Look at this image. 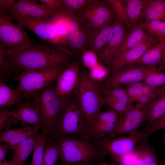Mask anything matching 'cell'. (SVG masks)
<instances>
[{
  "instance_id": "7bdbcfd3",
  "label": "cell",
  "mask_w": 165,
  "mask_h": 165,
  "mask_svg": "<svg viewBox=\"0 0 165 165\" xmlns=\"http://www.w3.org/2000/svg\"><path fill=\"white\" fill-rule=\"evenodd\" d=\"M147 128L148 130L147 132L148 137L155 131L165 128V113L160 118L147 127Z\"/></svg>"
},
{
  "instance_id": "8fae6325",
  "label": "cell",
  "mask_w": 165,
  "mask_h": 165,
  "mask_svg": "<svg viewBox=\"0 0 165 165\" xmlns=\"http://www.w3.org/2000/svg\"><path fill=\"white\" fill-rule=\"evenodd\" d=\"M0 13H10L41 19L55 16L43 4L29 0H0Z\"/></svg>"
},
{
  "instance_id": "cb8c5ba5",
  "label": "cell",
  "mask_w": 165,
  "mask_h": 165,
  "mask_svg": "<svg viewBox=\"0 0 165 165\" xmlns=\"http://www.w3.org/2000/svg\"><path fill=\"white\" fill-rule=\"evenodd\" d=\"M165 113V89L145 108L144 120L148 122V127Z\"/></svg>"
},
{
  "instance_id": "f5cc1de1",
  "label": "cell",
  "mask_w": 165,
  "mask_h": 165,
  "mask_svg": "<svg viewBox=\"0 0 165 165\" xmlns=\"http://www.w3.org/2000/svg\"><path fill=\"white\" fill-rule=\"evenodd\" d=\"M29 165H31V163Z\"/></svg>"
},
{
  "instance_id": "4dcf8cb0",
  "label": "cell",
  "mask_w": 165,
  "mask_h": 165,
  "mask_svg": "<svg viewBox=\"0 0 165 165\" xmlns=\"http://www.w3.org/2000/svg\"><path fill=\"white\" fill-rule=\"evenodd\" d=\"M94 0H63L61 2V12L69 15H74L75 12H79L88 6Z\"/></svg>"
},
{
  "instance_id": "30bf717a",
  "label": "cell",
  "mask_w": 165,
  "mask_h": 165,
  "mask_svg": "<svg viewBox=\"0 0 165 165\" xmlns=\"http://www.w3.org/2000/svg\"><path fill=\"white\" fill-rule=\"evenodd\" d=\"M3 13L15 20L20 26L26 28L34 32L47 43L60 46V41L53 24V17L41 19L10 13Z\"/></svg>"
},
{
  "instance_id": "5b68a950",
  "label": "cell",
  "mask_w": 165,
  "mask_h": 165,
  "mask_svg": "<svg viewBox=\"0 0 165 165\" xmlns=\"http://www.w3.org/2000/svg\"><path fill=\"white\" fill-rule=\"evenodd\" d=\"M13 20L0 13V50L6 56L19 53L36 43L28 36L23 27Z\"/></svg>"
},
{
  "instance_id": "f35d334b",
  "label": "cell",
  "mask_w": 165,
  "mask_h": 165,
  "mask_svg": "<svg viewBox=\"0 0 165 165\" xmlns=\"http://www.w3.org/2000/svg\"><path fill=\"white\" fill-rule=\"evenodd\" d=\"M81 58L84 65L89 70L99 63L95 52L92 50H84Z\"/></svg>"
},
{
  "instance_id": "74e56055",
  "label": "cell",
  "mask_w": 165,
  "mask_h": 165,
  "mask_svg": "<svg viewBox=\"0 0 165 165\" xmlns=\"http://www.w3.org/2000/svg\"><path fill=\"white\" fill-rule=\"evenodd\" d=\"M108 72L103 65L98 63L90 70L89 76L92 80L97 82L101 81L106 77Z\"/></svg>"
},
{
  "instance_id": "681fc988",
  "label": "cell",
  "mask_w": 165,
  "mask_h": 165,
  "mask_svg": "<svg viewBox=\"0 0 165 165\" xmlns=\"http://www.w3.org/2000/svg\"><path fill=\"white\" fill-rule=\"evenodd\" d=\"M95 165H116L115 164L112 163L111 164H108L106 163L102 162V163H97Z\"/></svg>"
},
{
  "instance_id": "277c9868",
  "label": "cell",
  "mask_w": 165,
  "mask_h": 165,
  "mask_svg": "<svg viewBox=\"0 0 165 165\" xmlns=\"http://www.w3.org/2000/svg\"><path fill=\"white\" fill-rule=\"evenodd\" d=\"M97 82L86 74H82L78 85L73 92L89 128L105 105Z\"/></svg>"
},
{
  "instance_id": "2e32d148",
  "label": "cell",
  "mask_w": 165,
  "mask_h": 165,
  "mask_svg": "<svg viewBox=\"0 0 165 165\" xmlns=\"http://www.w3.org/2000/svg\"><path fill=\"white\" fill-rule=\"evenodd\" d=\"M113 33L108 44L100 54V60L104 64L111 65L116 53L123 43L126 35L125 27L116 18L113 22Z\"/></svg>"
},
{
  "instance_id": "b9f144b4",
  "label": "cell",
  "mask_w": 165,
  "mask_h": 165,
  "mask_svg": "<svg viewBox=\"0 0 165 165\" xmlns=\"http://www.w3.org/2000/svg\"><path fill=\"white\" fill-rule=\"evenodd\" d=\"M43 4L48 10L54 15L61 12V2L60 0H38Z\"/></svg>"
},
{
  "instance_id": "d6986e66",
  "label": "cell",
  "mask_w": 165,
  "mask_h": 165,
  "mask_svg": "<svg viewBox=\"0 0 165 165\" xmlns=\"http://www.w3.org/2000/svg\"><path fill=\"white\" fill-rule=\"evenodd\" d=\"M113 22L102 27L94 33L88 35V46L92 51L100 54L106 47L113 33Z\"/></svg>"
},
{
  "instance_id": "484cf974",
  "label": "cell",
  "mask_w": 165,
  "mask_h": 165,
  "mask_svg": "<svg viewBox=\"0 0 165 165\" xmlns=\"http://www.w3.org/2000/svg\"><path fill=\"white\" fill-rule=\"evenodd\" d=\"M141 20H160L165 21V0H147Z\"/></svg>"
},
{
  "instance_id": "1f68e13d",
  "label": "cell",
  "mask_w": 165,
  "mask_h": 165,
  "mask_svg": "<svg viewBox=\"0 0 165 165\" xmlns=\"http://www.w3.org/2000/svg\"><path fill=\"white\" fill-rule=\"evenodd\" d=\"M115 13L116 18L126 28H130L126 15L124 0H109L106 1Z\"/></svg>"
},
{
  "instance_id": "8992f818",
  "label": "cell",
  "mask_w": 165,
  "mask_h": 165,
  "mask_svg": "<svg viewBox=\"0 0 165 165\" xmlns=\"http://www.w3.org/2000/svg\"><path fill=\"white\" fill-rule=\"evenodd\" d=\"M68 65L25 72L19 77L16 89L24 94L25 98L35 97L41 90L57 80Z\"/></svg>"
},
{
  "instance_id": "ab89813d",
  "label": "cell",
  "mask_w": 165,
  "mask_h": 165,
  "mask_svg": "<svg viewBox=\"0 0 165 165\" xmlns=\"http://www.w3.org/2000/svg\"><path fill=\"white\" fill-rule=\"evenodd\" d=\"M103 97L105 105L116 111L119 115L123 114L126 110L127 105H123L114 98L105 94Z\"/></svg>"
},
{
  "instance_id": "5bb4252c",
  "label": "cell",
  "mask_w": 165,
  "mask_h": 165,
  "mask_svg": "<svg viewBox=\"0 0 165 165\" xmlns=\"http://www.w3.org/2000/svg\"><path fill=\"white\" fill-rule=\"evenodd\" d=\"M153 69L143 66L131 65L121 70L112 72L108 80L105 88L144 80L148 73Z\"/></svg>"
},
{
  "instance_id": "603a6c76",
  "label": "cell",
  "mask_w": 165,
  "mask_h": 165,
  "mask_svg": "<svg viewBox=\"0 0 165 165\" xmlns=\"http://www.w3.org/2000/svg\"><path fill=\"white\" fill-rule=\"evenodd\" d=\"M38 134L21 142L12 149L13 158L11 160L16 165H24L27 159L37 142Z\"/></svg>"
},
{
  "instance_id": "ffe728a7",
  "label": "cell",
  "mask_w": 165,
  "mask_h": 165,
  "mask_svg": "<svg viewBox=\"0 0 165 165\" xmlns=\"http://www.w3.org/2000/svg\"><path fill=\"white\" fill-rule=\"evenodd\" d=\"M165 46V40L156 43L147 50L132 65H138L158 70L156 67L162 60Z\"/></svg>"
},
{
  "instance_id": "6da1fadb",
  "label": "cell",
  "mask_w": 165,
  "mask_h": 165,
  "mask_svg": "<svg viewBox=\"0 0 165 165\" xmlns=\"http://www.w3.org/2000/svg\"><path fill=\"white\" fill-rule=\"evenodd\" d=\"M72 54L65 47L36 42L19 53L5 56L6 73L9 79L18 80L25 72L68 65Z\"/></svg>"
},
{
  "instance_id": "e0dca14e",
  "label": "cell",
  "mask_w": 165,
  "mask_h": 165,
  "mask_svg": "<svg viewBox=\"0 0 165 165\" xmlns=\"http://www.w3.org/2000/svg\"><path fill=\"white\" fill-rule=\"evenodd\" d=\"M17 106L14 110L10 111L4 109L5 111L11 117L20 120L23 123L32 125L38 131L39 129L43 128L42 117L37 108L21 104Z\"/></svg>"
},
{
  "instance_id": "d590c367",
  "label": "cell",
  "mask_w": 165,
  "mask_h": 165,
  "mask_svg": "<svg viewBox=\"0 0 165 165\" xmlns=\"http://www.w3.org/2000/svg\"><path fill=\"white\" fill-rule=\"evenodd\" d=\"M119 119V113L115 110L111 108L102 113H100L95 121L90 127L106 123H116Z\"/></svg>"
},
{
  "instance_id": "bcb514c9",
  "label": "cell",
  "mask_w": 165,
  "mask_h": 165,
  "mask_svg": "<svg viewBox=\"0 0 165 165\" xmlns=\"http://www.w3.org/2000/svg\"><path fill=\"white\" fill-rule=\"evenodd\" d=\"M157 69L160 71L165 70V46L164 48L162 60L158 65Z\"/></svg>"
},
{
  "instance_id": "f6af8a7d",
  "label": "cell",
  "mask_w": 165,
  "mask_h": 165,
  "mask_svg": "<svg viewBox=\"0 0 165 165\" xmlns=\"http://www.w3.org/2000/svg\"><path fill=\"white\" fill-rule=\"evenodd\" d=\"M12 148L9 144L5 143L0 145V162L5 160L6 152Z\"/></svg>"
},
{
  "instance_id": "4fadbf2b",
  "label": "cell",
  "mask_w": 165,
  "mask_h": 165,
  "mask_svg": "<svg viewBox=\"0 0 165 165\" xmlns=\"http://www.w3.org/2000/svg\"><path fill=\"white\" fill-rule=\"evenodd\" d=\"M79 62L68 64L56 80V92L63 102L72 94L79 83L80 76Z\"/></svg>"
},
{
  "instance_id": "52a82bcc",
  "label": "cell",
  "mask_w": 165,
  "mask_h": 165,
  "mask_svg": "<svg viewBox=\"0 0 165 165\" xmlns=\"http://www.w3.org/2000/svg\"><path fill=\"white\" fill-rule=\"evenodd\" d=\"M53 82L35 96V106L39 110L43 123V132L46 139L53 136L54 126L60 112L63 101L57 94Z\"/></svg>"
},
{
  "instance_id": "9a60e30c",
  "label": "cell",
  "mask_w": 165,
  "mask_h": 165,
  "mask_svg": "<svg viewBox=\"0 0 165 165\" xmlns=\"http://www.w3.org/2000/svg\"><path fill=\"white\" fill-rule=\"evenodd\" d=\"M159 42L156 39L151 37L137 46L115 57L113 59L110 65L112 72L119 71L125 67L132 65L147 50Z\"/></svg>"
},
{
  "instance_id": "f546056e",
  "label": "cell",
  "mask_w": 165,
  "mask_h": 165,
  "mask_svg": "<svg viewBox=\"0 0 165 165\" xmlns=\"http://www.w3.org/2000/svg\"><path fill=\"white\" fill-rule=\"evenodd\" d=\"M87 35L80 29L71 31L67 36L64 46H68L75 50L82 48L87 42Z\"/></svg>"
},
{
  "instance_id": "4316f807",
  "label": "cell",
  "mask_w": 165,
  "mask_h": 165,
  "mask_svg": "<svg viewBox=\"0 0 165 165\" xmlns=\"http://www.w3.org/2000/svg\"><path fill=\"white\" fill-rule=\"evenodd\" d=\"M139 24L149 36L159 41L165 40V21L141 20Z\"/></svg>"
},
{
  "instance_id": "e575fe53",
  "label": "cell",
  "mask_w": 165,
  "mask_h": 165,
  "mask_svg": "<svg viewBox=\"0 0 165 165\" xmlns=\"http://www.w3.org/2000/svg\"><path fill=\"white\" fill-rule=\"evenodd\" d=\"M46 137L44 133L42 134H38V141L33 150L31 165H43L44 148Z\"/></svg>"
},
{
  "instance_id": "44dd1931",
  "label": "cell",
  "mask_w": 165,
  "mask_h": 165,
  "mask_svg": "<svg viewBox=\"0 0 165 165\" xmlns=\"http://www.w3.org/2000/svg\"><path fill=\"white\" fill-rule=\"evenodd\" d=\"M152 37L148 35L139 23L126 35L124 41L116 53V57Z\"/></svg>"
},
{
  "instance_id": "f907efd6",
  "label": "cell",
  "mask_w": 165,
  "mask_h": 165,
  "mask_svg": "<svg viewBox=\"0 0 165 165\" xmlns=\"http://www.w3.org/2000/svg\"><path fill=\"white\" fill-rule=\"evenodd\" d=\"M157 161H154L148 165H157Z\"/></svg>"
},
{
  "instance_id": "db71d44e",
  "label": "cell",
  "mask_w": 165,
  "mask_h": 165,
  "mask_svg": "<svg viewBox=\"0 0 165 165\" xmlns=\"http://www.w3.org/2000/svg\"><path fill=\"white\" fill-rule=\"evenodd\" d=\"M164 86H165V85H164Z\"/></svg>"
},
{
  "instance_id": "7a4b0ae2",
  "label": "cell",
  "mask_w": 165,
  "mask_h": 165,
  "mask_svg": "<svg viewBox=\"0 0 165 165\" xmlns=\"http://www.w3.org/2000/svg\"><path fill=\"white\" fill-rule=\"evenodd\" d=\"M72 94L63 103L55 123L53 136L73 135L91 141L90 129L84 115Z\"/></svg>"
},
{
  "instance_id": "816d5d0a",
  "label": "cell",
  "mask_w": 165,
  "mask_h": 165,
  "mask_svg": "<svg viewBox=\"0 0 165 165\" xmlns=\"http://www.w3.org/2000/svg\"><path fill=\"white\" fill-rule=\"evenodd\" d=\"M162 165H165V157H164L163 161L162 163Z\"/></svg>"
},
{
  "instance_id": "7dc6e473",
  "label": "cell",
  "mask_w": 165,
  "mask_h": 165,
  "mask_svg": "<svg viewBox=\"0 0 165 165\" xmlns=\"http://www.w3.org/2000/svg\"><path fill=\"white\" fill-rule=\"evenodd\" d=\"M95 163L94 162L91 161H86L77 163L71 165H93ZM56 165H64L61 163H58Z\"/></svg>"
},
{
  "instance_id": "d6a6232c",
  "label": "cell",
  "mask_w": 165,
  "mask_h": 165,
  "mask_svg": "<svg viewBox=\"0 0 165 165\" xmlns=\"http://www.w3.org/2000/svg\"><path fill=\"white\" fill-rule=\"evenodd\" d=\"M105 94L116 99L120 103L127 106L131 105L128 97L122 85L105 88Z\"/></svg>"
},
{
  "instance_id": "ba28073f",
  "label": "cell",
  "mask_w": 165,
  "mask_h": 165,
  "mask_svg": "<svg viewBox=\"0 0 165 165\" xmlns=\"http://www.w3.org/2000/svg\"><path fill=\"white\" fill-rule=\"evenodd\" d=\"M146 137L147 133L138 130L128 136L112 138L106 137L93 143L103 157L108 156L116 165L123 156L134 151L137 144Z\"/></svg>"
},
{
  "instance_id": "8d00e7d4",
  "label": "cell",
  "mask_w": 165,
  "mask_h": 165,
  "mask_svg": "<svg viewBox=\"0 0 165 165\" xmlns=\"http://www.w3.org/2000/svg\"><path fill=\"white\" fill-rule=\"evenodd\" d=\"M143 81L125 84L123 87L130 100L131 104L137 102L139 96L143 94Z\"/></svg>"
},
{
  "instance_id": "7402d4cb",
  "label": "cell",
  "mask_w": 165,
  "mask_h": 165,
  "mask_svg": "<svg viewBox=\"0 0 165 165\" xmlns=\"http://www.w3.org/2000/svg\"><path fill=\"white\" fill-rule=\"evenodd\" d=\"M4 80L0 79V108H9L21 104V101L25 97L16 89H13L6 84Z\"/></svg>"
},
{
  "instance_id": "7c38bea8",
  "label": "cell",
  "mask_w": 165,
  "mask_h": 165,
  "mask_svg": "<svg viewBox=\"0 0 165 165\" xmlns=\"http://www.w3.org/2000/svg\"><path fill=\"white\" fill-rule=\"evenodd\" d=\"M145 108H142L131 105H127L125 112L119 115V120L114 129L107 137L112 138L124 134H130L138 131L145 121Z\"/></svg>"
},
{
  "instance_id": "9c48e42d",
  "label": "cell",
  "mask_w": 165,
  "mask_h": 165,
  "mask_svg": "<svg viewBox=\"0 0 165 165\" xmlns=\"http://www.w3.org/2000/svg\"><path fill=\"white\" fill-rule=\"evenodd\" d=\"M78 12V18L85 25L88 35L113 21L116 16L109 5L94 0Z\"/></svg>"
},
{
  "instance_id": "60d3db41",
  "label": "cell",
  "mask_w": 165,
  "mask_h": 165,
  "mask_svg": "<svg viewBox=\"0 0 165 165\" xmlns=\"http://www.w3.org/2000/svg\"><path fill=\"white\" fill-rule=\"evenodd\" d=\"M17 120L8 115L4 108L0 109V131H3L4 128L17 124Z\"/></svg>"
},
{
  "instance_id": "f1b7e54d",
  "label": "cell",
  "mask_w": 165,
  "mask_h": 165,
  "mask_svg": "<svg viewBox=\"0 0 165 165\" xmlns=\"http://www.w3.org/2000/svg\"><path fill=\"white\" fill-rule=\"evenodd\" d=\"M58 159L59 146L56 139L52 137L46 139L44 148L43 165H56Z\"/></svg>"
},
{
  "instance_id": "83f0119b",
  "label": "cell",
  "mask_w": 165,
  "mask_h": 165,
  "mask_svg": "<svg viewBox=\"0 0 165 165\" xmlns=\"http://www.w3.org/2000/svg\"><path fill=\"white\" fill-rule=\"evenodd\" d=\"M148 138H144L139 141L137 146L136 152L138 158L135 165H148L157 160L156 156L153 150L148 143Z\"/></svg>"
},
{
  "instance_id": "836d02e7",
  "label": "cell",
  "mask_w": 165,
  "mask_h": 165,
  "mask_svg": "<svg viewBox=\"0 0 165 165\" xmlns=\"http://www.w3.org/2000/svg\"><path fill=\"white\" fill-rule=\"evenodd\" d=\"M143 81L152 87L157 89L165 85V73L158 70L153 69L148 73Z\"/></svg>"
},
{
  "instance_id": "3957f363",
  "label": "cell",
  "mask_w": 165,
  "mask_h": 165,
  "mask_svg": "<svg viewBox=\"0 0 165 165\" xmlns=\"http://www.w3.org/2000/svg\"><path fill=\"white\" fill-rule=\"evenodd\" d=\"M55 138L59 146V159L64 165L86 161L95 163L104 157L92 141L73 135Z\"/></svg>"
},
{
  "instance_id": "ac0fdd59",
  "label": "cell",
  "mask_w": 165,
  "mask_h": 165,
  "mask_svg": "<svg viewBox=\"0 0 165 165\" xmlns=\"http://www.w3.org/2000/svg\"><path fill=\"white\" fill-rule=\"evenodd\" d=\"M5 129V131L0 132V142L9 144L12 148L21 142L38 134V131L34 127L27 125L17 129H13L10 127Z\"/></svg>"
},
{
  "instance_id": "d4e9b609",
  "label": "cell",
  "mask_w": 165,
  "mask_h": 165,
  "mask_svg": "<svg viewBox=\"0 0 165 165\" xmlns=\"http://www.w3.org/2000/svg\"><path fill=\"white\" fill-rule=\"evenodd\" d=\"M147 0H124V4L130 29L137 25L147 5Z\"/></svg>"
},
{
  "instance_id": "c3c4849f",
  "label": "cell",
  "mask_w": 165,
  "mask_h": 165,
  "mask_svg": "<svg viewBox=\"0 0 165 165\" xmlns=\"http://www.w3.org/2000/svg\"><path fill=\"white\" fill-rule=\"evenodd\" d=\"M0 165H16L14 162L12 160H6L0 162Z\"/></svg>"
},
{
  "instance_id": "ee69618b",
  "label": "cell",
  "mask_w": 165,
  "mask_h": 165,
  "mask_svg": "<svg viewBox=\"0 0 165 165\" xmlns=\"http://www.w3.org/2000/svg\"><path fill=\"white\" fill-rule=\"evenodd\" d=\"M138 158L136 152H132L123 156L117 164L120 165H135Z\"/></svg>"
}]
</instances>
